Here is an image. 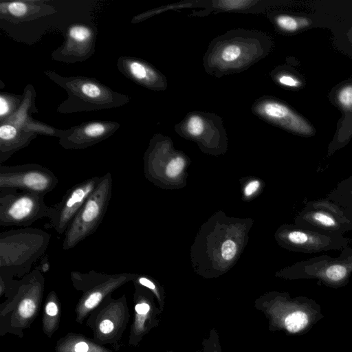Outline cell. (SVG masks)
<instances>
[{
	"label": "cell",
	"mask_w": 352,
	"mask_h": 352,
	"mask_svg": "<svg viewBox=\"0 0 352 352\" xmlns=\"http://www.w3.org/2000/svg\"><path fill=\"white\" fill-rule=\"evenodd\" d=\"M283 235L289 248L305 254L341 250L351 241L343 235L321 233L297 226L288 227Z\"/></svg>",
	"instance_id": "e0dca14e"
},
{
	"label": "cell",
	"mask_w": 352,
	"mask_h": 352,
	"mask_svg": "<svg viewBox=\"0 0 352 352\" xmlns=\"http://www.w3.org/2000/svg\"><path fill=\"white\" fill-rule=\"evenodd\" d=\"M23 98V94L0 92V122L9 118L19 109Z\"/></svg>",
	"instance_id": "83f0119b"
},
{
	"label": "cell",
	"mask_w": 352,
	"mask_h": 352,
	"mask_svg": "<svg viewBox=\"0 0 352 352\" xmlns=\"http://www.w3.org/2000/svg\"><path fill=\"white\" fill-rule=\"evenodd\" d=\"M112 176L107 173L65 232L63 249L68 250L96 232L106 214L112 195Z\"/></svg>",
	"instance_id": "52a82bcc"
},
{
	"label": "cell",
	"mask_w": 352,
	"mask_h": 352,
	"mask_svg": "<svg viewBox=\"0 0 352 352\" xmlns=\"http://www.w3.org/2000/svg\"><path fill=\"white\" fill-rule=\"evenodd\" d=\"M296 224L316 232L332 234L343 235L352 230V219L327 197L307 201L296 217Z\"/></svg>",
	"instance_id": "30bf717a"
},
{
	"label": "cell",
	"mask_w": 352,
	"mask_h": 352,
	"mask_svg": "<svg viewBox=\"0 0 352 352\" xmlns=\"http://www.w3.org/2000/svg\"><path fill=\"white\" fill-rule=\"evenodd\" d=\"M44 290L45 278L37 269L17 280L11 294L0 305L1 336H24L38 315Z\"/></svg>",
	"instance_id": "7a4b0ae2"
},
{
	"label": "cell",
	"mask_w": 352,
	"mask_h": 352,
	"mask_svg": "<svg viewBox=\"0 0 352 352\" xmlns=\"http://www.w3.org/2000/svg\"><path fill=\"white\" fill-rule=\"evenodd\" d=\"M290 272L296 277L317 278L329 284L341 285L352 273V248L341 250L338 257L321 255L298 262Z\"/></svg>",
	"instance_id": "7c38bea8"
},
{
	"label": "cell",
	"mask_w": 352,
	"mask_h": 352,
	"mask_svg": "<svg viewBox=\"0 0 352 352\" xmlns=\"http://www.w3.org/2000/svg\"><path fill=\"white\" fill-rule=\"evenodd\" d=\"M61 318V302L54 290L48 293L45 300L42 315V330L48 338H52L58 330Z\"/></svg>",
	"instance_id": "d4e9b609"
},
{
	"label": "cell",
	"mask_w": 352,
	"mask_h": 352,
	"mask_svg": "<svg viewBox=\"0 0 352 352\" xmlns=\"http://www.w3.org/2000/svg\"><path fill=\"white\" fill-rule=\"evenodd\" d=\"M120 126L119 122L111 120L85 122L63 129L58 142L65 149H85L110 138Z\"/></svg>",
	"instance_id": "ac0fdd59"
},
{
	"label": "cell",
	"mask_w": 352,
	"mask_h": 352,
	"mask_svg": "<svg viewBox=\"0 0 352 352\" xmlns=\"http://www.w3.org/2000/svg\"><path fill=\"white\" fill-rule=\"evenodd\" d=\"M134 285L135 288L133 295L134 317L130 326L128 339L129 345L133 346H137L146 333L148 315L151 309L149 302L143 295L141 286Z\"/></svg>",
	"instance_id": "603a6c76"
},
{
	"label": "cell",
	"mask_w": 352,
	"mask_h": 352,
	"mask_svg": "<svg viewBox=\"0 0 352 352\" xmlns=\"http://www.w3.org/2000/svg\"><path fill=\"white\" fill-rule=\"evenodd\" d=\"M206 0H192V1H183L181 2L169 4L167 6H161L144 12H142L137 16H135L131 19L132 23H138L144 21L151 16L160 14L163 12L169 10H179L192 8H204Z\"/></svg>",
	"instance_id": "4316f807"
},
{
	"label": "cell",
	"mask_w": 352,
	"mask_h": 352,
	"mask_svg": "<svg viewBox=\"0 0 352 352\" xmlns=\"http://www.w3.org/2000/svg\"><path fill=\"white\" fill-rule=\"evenodd\" d=\"M236 252V247L232 240H226L221 246V255L223 259L230 261L232 259Z\"/></svg>",
	"instance_id": "1f68e13d"
},
{
	"label": "cell",
	"mask_w": 352,
	"mask_h": 352,
	"mask_svg": "<svg viewBox=\"0 0 352 352\" xmlns=\"http://www.w3.org/2000/svg\"><path fill=\"white\" fill-rule=\"evenodd\" d=\"M260 186V183L258 180H253L248 183L244 189V194L246 196H250L254 193Z\"/></svg>",
	"instance_id": "836d02e7"
},
{
	"label": "cell",
	"mask_w": 352,
	"mask_h": 352,
	"mask_svg": "<svg viewBox=\"0 0 352 352\" xmlns=\"http://www.w3.org/2000/svg\"><path fill=\"white\" fill-rule=\"evenodd\" d=\"M135 276V274L130 272L107 274L95 270L87 272L72 271V284L76 290L82 293L75 307L76 322L82 324L108 296L133 280Z\"/></svg>",
	"instance_id": "8992f818"
},
{
	"label": "cell",
	"mask_w": 352,
	"mask_h": 352,
	"mask_svg": "<svg viewBox=\"0 0 352 352\" xmlns=\"http://www.w3.org/2000/svg\"><path fill=\"white\" fill-rule=\"evenodd\" d=\"M100 180L101 177H93L69 188L58 203L50 206L49 226L60 234L65 232Z\"/></svg>",
	"instance_id": "9a60e30c"
},
{
	"label": "cell",
	"mask_w": 352,
	"mask_h": 352,
	"mask_svg": "<svg viewBox=\"0 0 352 352\" xmlns=\"http://www.w3.org/2000/svg\"><path fill=\"white\" fill-rule=\"evenodd\" d=\"M272 78L278 84L287 87H296L299 85L298 80L293 76L285 72H273Z\"/></svg>",
	"instance_id": "4dcf8cb0"
},
{
	"label": "cell",
	"mask_w": 352,
	"mask_h": 352,
	"mask_svg": "<svg viewBox=\"0 0 352 352\" xmlns=\"http://www.w3.org/2000/svg\"><path fill=\"white\" fill-rule=\"evenodd\" d=\"M45 195L15 189H0V226L28 227L48 217Z\"/></svg>",
	"instance_id": "9c48e42d"
},
{
	"label": "cell",
	"mask_w": 352,
	"mask_h": 352,
	"mask_svg": "<svg viewBox=\"0 0 352 352\" xmlns=\"http://www.w3.org/2000/svg\"><path fill=\"white\" fill-rule=\"evenodd\" d=\"M308 322L307 314L302 311H295L288 315L285 320L286 329L296 333L303 329Z\"/></svg>",
	"instance_id": "f1b7e54d"
},
{
	"label": "cell",
	"mask_w": 352,
	"mask_h": 352,
	"mask_svg": "<svg viewBox=\"0 0 352 352\" xmlns=\"http://www.w3.org/2000/svg\"><path fill=\"white\" fill-rule=\"evenodd\" d=\"M49 168L38 164L0 166V189H15L45 195L58 185Z\"/></svg>",
	"instance_id": "8fae6325"
},
{
	"label": "cell",
	"mask_w": 352,
	"mask_h": 352,
	"mask_svg": "<svg viewBox=\"0 0 352 352\" xmlns=\"http://www.w3.org/2000/svg\"><path fill=\"white\" fill-rule=\"evenodd\" d=\"M185 166V160L180 155L173 157L166 168V174L168 177H175L183 170Z\"/></svg>",
	"instance_id": "f546056e"
},
{
	"label": "cell",
	"mask_w": 352,
	"mask_h": 352,
	"mask_svg": "<svg viewBox=\"0 0 352 352\" xmlns=\"http://www.w3.org/2000/svg\"><path fill=\"white\" fill-rule=\"evenodd\" d=\"M251 111L271 124L300 135L313 134V129L300 116L278 99L263 96L252 104Z\"/></svg>",
	"instance_id": "2e32d148"
},
{
	"label": "cell",
	"mask_w": 352,
	"mask_h": 352,
	"mask_svg": "<svg viewBox=\"0 0 352 352\" xmlns=\"http://www.w3.org/2000/svg\"><path fill=\"white\" fill-rule=\"evenodd\" d=\"M61 31L64 41L51 53L53 60L65 63H74L85 61L94 55L98 28L93 22H72Z\"/></svg>",
	"instance_id": "4fadbf2b"
},
{
	"label": "cell",
	"mask_w": 352,
	"mask_h": 352,
	"mask_svg": "<svg viewBox=\"0 0 352 352\" xmlns=\"http://www.w3.org/2000/svg\"><path fill=\"white\" fill-rule=\"evenodd\" d=\"M270 3L265 0H206L204 10L196 14L201 16L211 12L264 14L271 6Z\"/></svg>",
	"instance_id": "7402d4cb"
},
{
	"label": "cell",
	"mask_w": 352,
	"mask_h": 352,
	"mask_svg": "<svg viewBox=\"0 0 352 352\" xmlns=\"http://www.w3.org/2000/svg\"><path fill=\"white\" fill-rule=\"evenodd\" d=\"M45 75L67 93V98L57 107L60 113L99 111L128 104V95L113 91L96 78L82 76H63L52 70Z\"/></svg>",
	"instance_id": "3957f363"
},
{
	"label": "cell",
	"mask_w": 352,
	"mask_h": 352,
	"mask_svg": "<svg viewBox=\"0 0 352 352\" xmlns=\"http://www.w3.org/2000/svg\"><path fill=\"white\" fill-rule=\"evenodd\" d=\"M118 71L126 78L153 91L167 89L166 77L146 60L129 56H121L117 60Z\"/></svg>",
	"instance_id": "d6986e66"
},
{
	"label": "cell",
	"mask_w": 352,
	"mask_h": 352,
	"mask_svg": "<svg viewBox=\"0 0 352 352\" xmlns=\"http://www.w3.org/2000/svg\"><path fill=\"white\" fill-rule=\"evenodd\" d=\"M23 95V101L19 109L12 116L2 122L14 124L37 135L59 138L63 129H58L32 118L31 114L38 113V110L35 105L36 91L31 84H28L25 86Z\"/></svg>",
	"instance_id": "ffe728a7"
},
{
	"label": "cell",
	"mask_w": 352,
	"mask_h": 352,
	"mask_svg": "<svg viewBox=\"0 0 352 352\" xmlns=\"http://www.w3.org/2000/svg\"><path fill=\"white\" fill-rule=\"evenodd\" d=\"M177 133L206 146H219L227 141L223 120L219 115L202 111L188 113L174 126Z\"/></svg>",
	"instance_id": "5bb4252c"
},
{
	"label": "cell",
	"mask_w": 352,
	"mask_h": 352,
	"mask_svg": "<svg viewBox=\"0 0 352 352\" xmlns=\"http://www.w3.org/2000/svg\"><path fill=\"white\" fill-rule=\"evenodd\" d=\"M272 47V38L264 32L232 29L210 43L203 56V67L216 78L241 73L267 56Z\"/></svg>",
	"instance_id": "6da1fadb"
},
{
	"label": "cell",
	"mask_w": 352,
	"mask_h": 352,
	"mask_svg": "<svg viewBox=\"0 0 352 352\" xmlns=\"http://www.w3.org/2000/svg\"><path fill=\"white\" fill-rule=\"evenodd\" d=\"M53 1H1L0 28L13 39L32 45L55 23L60 12Z\"/></svg>",
	"instance_id": "277c9868"
},
{
	"label": "cell",
	"mask_w": 352,
	"mask_h": 352,
	"mask_svg": "<svg viewBox=\"0 0 352 352\" xmlns=\"http://www.w3.org/2000/svg\"><path fill=\"white\" fill-rule=\"evenodd\" d=\"M327 197L341 207L352 219V175L340 182Z\"/></svg>",
	"instance_id": "484cf974"
},
{
	"label": "cell",
	"mask_w": 352,
	"mask_h": 352,
	"mask_svg": "<svg viewBox=\"0 0 352 352\" xmlns=\"http://www.w3.org/2000/svg\"><path fill=\"white\" fill-rule=\"evenodd\" d=\"M130 319L126 296L117 298L108 296L86 319V325L93 333L94 340L100 344L119 342Z\"/></svg>",
	"instance_id": "ba28073f"
},
{
	"label": "cell",
	"mask_w": 352,
	"mask_h": 352,
	"mask_svg": "<svg viewBox=\"0 0 352 352\" xmlns=\"http://www.w3.org/2000/svg\"><path fill=\"white\" fill-rule=\"evenodd\" d=\"M50 265L47 257H43L38 266V270L41 272H47L50 270Z\"/></svg>",
	"instance_id": "e575fe53"
},
{
	"label": "cell",
	"mask_w": 352,
	"mask_h": 352,
	"mask_svg": "<svg viewBox=\"0 0 352 352\" xmlns=\"http://www.w3.org/2000/svg\"><path fill=\"white\" fill-rule=\"evenodd\" d=\"M55 352H114L83 334L68 332L59 338Z\"/></svg>",
	"instance_id": "cb8c5ba5"
},
{
	"label": "cell",
	"mask_w": 352,
	"mask_h": 352,
	"mask_svg": "<svg viewBox=\"0 0 352 352\" xmlns=\"http://www.w3.org/2000/svg\"><path fill=\"white\" fill-rule=\"evenodd\" d=\"M37 135L14 124L0 122V163L7 161L14 153L28 146Z\"/></svg>",
	"instance_id": "44dd1931"
},
{
	"label": "cell",
	"mask_w": 352,
	"mask_h": 352,
	"mask_svg": "<svg viewBox=\"0 0 352 352\" xmlns=\"http://www.w3.org/2000/svg\"><path fill=\"white\" fill-rule=\"evenodd\" d=\"M340 102L344 107H350L352 106V86H346L343 88L339 95Z\"/></svg>",
	"instance_id": "d6a6232c"
},
{
	"label": "cell",
	"mask_w": 352,
	"mask_h": 352,
	"mask_svg": "<svg viewBox=\"0 0 352 352\" xmlns=\"http://www.w3.org/2000/svg\"><path fill=\"white\" fill-rule=\"evenodd\" d=\"M51 235L38 228L10 230L0 234V272L23 277L46 251Z\"/></svg>",
	"instance_id": "5b68a950"
}]
</instances>
